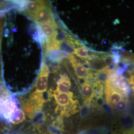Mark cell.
Masks as SVG:
<instances>
[{
    "instance_id": "15",
    "label": "cell",
    "mask_w": 134,
    "mask_h": 134,
    "mask_svg": "<svg viewBox=\"0 0 134 134\" xmlns=\"http://www.w3.org/2000/svg\"><path fill=\"white\" fill-rule=\"evenodd\" d=\"M111 60L112 62L115 65L119 64L120 61V55L118 53H114L111 55Z\"/></svg>"
},
{
    "instance_id": "17",
    "label": "cell",
    "mask_w": 134,
    "mask_h": 134,
    "mask_svg": "<svg viewBox=\"0 0 134 134\" xmlns=\"http://www.w3.org/2000/svg\"><path fill=\"white\" fill-rule=\"evenodd\" d=\"M2 34H0V49L1 48V44H2Z\"/></svg>"
},
{
    "instance_id": "4",
    "label": "cell",
    "mask_w": 134,
    "mask_h": 134,
    "mask_svg": "<svg viewBox=\"0 0 134 134\" xmlns=\"http://www.w3.org/2000/svg\"><path fill=\"white\" fill-rule=\"evenodd\" d=\"M50 70L46 63L43 61L41 67L35 83V91L44 93L47 89L48 76Z\"/></svg>"
},
{
    "instance_id": "1",
    "label": "cell",
    "mask_w": 134,
    "mask_h": 134,
    "mask_svg": "<svg viewBox=\"0 0 134 134\" xmlns=\"http://www.w3.org/2000/svg\"><path fill=\"white\" fill-rule=\"evenodd\" d=\"M19 108L18 102L10 94L0 96V119L11 123L17 114Z\"/></svg>"
},
{
    "instance_id": "3",
    "label": "cell",
    "mask_w": 134,
    "mask_h": 134,
    "mask_svg": "<svg viewBox=\"0 0 134 134\" xmlns=\"http://www.w3.org/2000/svg\"><path fill=\"white\" fill-rule=\"evenodd\" d=\"M36 25L39 24H57L50 3L46 1L35 14L32 19Z\"/></svg>"
},
{
    "instance_id": "6",
    "label": "cell",
    "mask_w": 134,
    "mask_h": 134,
    "mask_svg": "<svg viewBox=\"0 0 134 134\" xmlns=\"http://www.w3.org/2000/svg\"><path fill=\"white\" fill-rule=\"evenodd\" d=\"M46 2L45 1H25L24 7L21 12L32 20L35 14L43 7Z\"/></svg>"
},
{
    "instance_id": "9",
    "label": "cell",
    "mask_w": 134,
    "mask_h": 134,
    "mask_svg": "<svg viewBox=\"0 0 134 134\" xmlns=\"http://www.w3.org/2000/svg\"><path fill=\"white\" fill-rule=\"evenodd\" d=\"M45 56L49 62L54 63L61 62L66 58H68L69 54L62 50H54L45 53Z\"/></svg>"
},
{
    "instance_id": "16",
    "label": "cell",
    "mask_w": 134,
    "mask_h": 134,
    "mask_svg": "<svg viewBox=\"0 0 134 134\" xmlns=\"http://www.w3.org/2000/svg\"><path fill=\"white\" fill-rule=\"evenodd\" d=\"M5 24V15L0 16V34H2Z\"/></svg>"
},
{
    "instance_id": "5",
    "label": "cell",
    "mask_w": 134,
    "mask_h": 134,
    "mask_svg": "<svg viewBox=\"0 0 134 134\" xmlns=\"http://www.w3.org/2000/svg\"><path fill=\"white\" fill-rule=\"evenodd\" d=\"M67 58L71 63L77 77L83 80L86 79L90 74L88 64L86 62L85 64L80 62L72 54H69Z\"/></svg>"
},
{
    "instance_id": "7",
    "label": "cell",
    "mask_w": 134,
    "mask_h": 134,
    "mask_svg": "<svg viewBox=\"0 0 134 134\" xmlns=\"http://www.w3.org/2000/svg\"><path fill=\"white\" fill-rule=\"evenodd\" d=\"M122 125L113 130L112 134H134V121L129 116H125Z\"/></svg>"
},
{
    "instance_id": "10",
    "label": "cell",
    "mask_w": 134,
    "mask_h": 134,
    "mask_svg": "<svg viewBox=\"0 0 134 134\" xmlns=\"http://www.w3.org/2000/svg\"><path fill=\"white\" fill-rule=\"evenodd\" d=\"M71 85V80L67 75H61L57 82L56 90L55 91L59 93H67L70 91Z\"/></svg>"
},
{
    "instance_id": "2",
    "label": "cell",
    "mask_w": 134,
    "mask_h": 134,
    "mask_svg": "<svg viewBox=\"0 0 134 134\" xmlns=\"http://www.w3.org/2000/svg\"><path fill=\"white\" fill-rule=\"evenodd\" d=\"M104 91L106 102L113 110L120 102L128 100L129 95L119 87L114 86L109 80L105 83Z\"/></svg>"
},
{
    "instance_id": "14",
    "label": "cell",
    "mask_w": 134,
    "mask_h": 134,
    "mask_svg": "<svg viewBox=\"0 0 134 134\" xmlns=\"http://www.w3.org/2000/svg\"><path fill=\"white\" fill-rule=\"evenodd\" d=\"M25 118V114L24 111L19 109L17 114L14 117L13 120L12 121L11 123L14 124H18L23 122Z\"/></svg>"
},
{
    "instance_id": "13",
    "label": "cell",
    "mask_w": 134,
    "mask_h": 134,
    "mask_svg": "<svg viewBox=\"0 0 134 134\" xmlns=\"http://www.w3.org/2000/svg\"><path fill=\"white\" fill-rule=\"evenodd\" d=\"M78 134H108V130L104 127L82 131Z\"/></svg>"
},
{
    "instance_id": "18",
    "label": "cell",
    "mask_w": 134,
    "mask_h": 134,
    "mask_svg": "<svg viewBox=\"0 0 134 134\" xmlns=\"http://www.w3.org/2000/svg\"><path fill=\"white\" fill-rule=\"evenodd\" d=\"M0 52H1V49H0Z\"/></svg>"
},
{
    "instance_id": "11",
    "label": "cell",
    "mask_w": 134,
    "mask_h": 134,
    "mask_svg": "<svg viewBox=\"0 0 134 134\" xmlns=\"http://www.w3.org/2000/svg\"><path fill=\"white\" fill-rule=\"evenodd\" d=\"M21 106L25 114L29 118H33L37 113L34 106L29 100V98H24L22 99Z\"/></svg>"
},
{
    "instance_id": "8",
    "label": "cell",
    "mask_w": 134,
    "mask_h": 134,
    "mask_svg": "<svg viewBox=\"0 0 134 134\" xmlns=\"http://www.w3.org/2000/svg\"><path fill=\"white\" fill-rule=\"evenodd\" d=\"M29 99L34 106L37 113L40 112L45 101L44 93L35 91L30 94Z\"/></svg>"
},
{
    "instance_id": "12",
    "label": "cell",
    "mask_w": 134,
    "mask_h": 134,
    "mask_svg": "<svg viewBox=\"0 0 134 134\" xmlns=\"http://www.w3.org/2000/svg\"><path fill=\"white\" fill-rule=\"evenodd\" d=\"M74 54L78 57L85 60V61H90L91 60V54H89L88 50L83 45L76 48Z\"/></svg>"
}]
</instances>
